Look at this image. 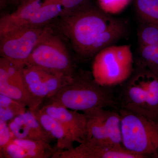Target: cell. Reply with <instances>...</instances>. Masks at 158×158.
Instances as JSON below:
<instances>
[{
  "label": "cell",
  "instance_id": "cell-11",
  "mask_svg": "<svg viewBox=\"0 0 158 158\" xmlns=\"http://www.w3.org/2000/svg\"><path fill=\"white\" fill-rule=\"evenodd\" d=\"M22 70L9 61L0 64V94L25 105L31 110L33 103L25 86Z\"/></svg>",
  "mask_w": 158,
  "mask_h": 158
},
{
  "label": "cell",
  "instance_id": "cell-21",
  "mask_svg": "<svg viewBox=\"0 0 158 158\" xmlns=\"http://www.w3.org/2000/svg\"><path fill=\"white\" fill-rule=\"evenodd\" d=\"M137 36L139 46L158 44V24L140 21Z\"/></svg>",
  "mask_w": 158,
  "mask_h": 158
},
{
  "label": "cell",
  "instance_id": "cell-12",
  "mask_svg": "<svg viewBox=\"0 0 158 158\" xmlns=\"http://www.w3.org/2000/svg\"><path fill=\"white\" fill-rule=\"evenodd\" d=\"M37 109L42 110L56 118L69 130L75 142L83 143L87 138V125L84 113L69 110L62 105L53 103H44Z\"/></svg>",
  "mask_w": 158,
  "mask_h": 158
},
{
  "label": "cell",
  "instance_id": "cell-24",
  "mask_svg": "<svg viewBox=\"0 0 158 158\" xmlns=\"http://www.w3.org/2000/svg\"><path fill=\"white\" fill-rule=\"evenodd\" d=\"M15 138L8 123L0 120V152Z\"/></svg>",
  "mask_w": 158,
  "mask_h": 158
},
{
  "label": "cell",
  "instance_id": "cell-4",
  "mask_svg": "<svg viewBox=\"0 0 158 158\" xmlns=\"http://www.w3.org/2000/svg\"><path fill=\"white\" fill-rule=\"evenodd\" d=\"M122 144L140 158H158V118L120 108Z\"/></svg>",
  "mask_w": 158,
  "mask_h": 158
},
{
  "label": "cell",
  "instance_id": "cell-26",
  "mask_svg": "<svg viewBox=\"0 0 158 158\" xmlns=\"http://www.w3.org/2000/svg\"><path fill=\"white\" fill-rule=\"evenodd\" d=\"M27 0H10V2L18 6L27 2Z\"/></svg>",
  "mask_w": 158,
  "mask_h": 158
},
{
  "label": "cell",
  "instance_id": "cell-15",
  "mask_svg": "<svg viewBox=\"0 0 158 158\" xmlns=\"http://www.w3.org/2000/svg\"><path fill=\"white\" fill-rule=\"evenodd\" d=\"M127 23L124 20L115 18L99 37L94 49V56L100 51L115 45L114 43L124 37L128 31Z\"/></svg>",
  "mask_w": 158,
  "mask_h": 158
},
{
  "label": "cell",
  "instance_id": "cell-22",
  "mask_svg": "<svg viewBox=\"0 0 158 158\" xmlns=\"http://www.w3.org/2000/svg\"><path fill=\"white\" fill-rule=\"evenodd\" d=\"M23 114L16 116L8 123L9 128L15 138L38 140Z\"/></svg>",
  "mask_w": 158,
  "mask_h": 158
},
{
  "label": "cell",
  "instance_id": "cell-27",
  "mask_svg": "<svg viewBox=\"0 0 158 158\" xmlns=\"http://www.w3.org/2000/svg\"><path fill=\"white\" fill-rule=\"evenodd\" d=\"M59 0H45L44 2V3L56 2L58 3Z\"/></svg>",
  "mask_w": 158,
  "mask_h": 158
},
{
  "label": "cell",
  "instance_id": "cell-17",
  "mask_svg": "<svg viewBox=\"0 0 158 158\" xmlns=\"http://www.w3.org/2000/svg\"><path fill=\"white\" fill-rule=\"evenodd\" d=\"M63 12L62 6L56 2H43L31 18L26 27H42L52 20L59 17Z\"/></svg>",
  "mask_w": 158,
  "mask_h": 158
},
{
  "label": "cell",
  "instance_id": "cell-14",
  "mask_svg": "<svg viewBox=\"0 0 158 158\" xmlns=\"http://www.w3.org/2000/svg\"><path fill=\"white\" fill-rule=\"evenodd\" d=\"M31 112L47 131L57 140L56 152L73 148L75 141L72 135L62 123L40 109Z\"/></svg>",
  "mask_w": 158,
  "mask_h": 158
},
{
  "label": "cell",
  "instance_id": "cell-18",
  "mask_svg": "<svg viewBox=\"0 0 158 158\" xmlns=\"http://www.w3.org/2000/svg\"><path fill=\"white\" fill-rule=\"evenodd\" d=\"M25 105L9 97L0 94V120L8 123L16 116L24 114Z\"/></svg>",
  "mask_w": 158,
  "mask_h": 158
},
{
  "label": "cell",
  "instance_id": "cell-10",
  "mask_svg": "<svg viewBox=\"0 0 158 158\" xmlns=\"http://www.w3.org/2000/svg\"><path fill=\"white\" fill-rule=\"evenodd\" d=\"M52 158H140L122 145L86 140L72 149L56 152Z\"/></svg>",
  "mask_w": 158,
  "mask_h": 158
},
{
  "label": "cell",
  "instance_id": "cell-2",
  "mask_svg": "<svg viewBox=\"0 0 158 158\" xmlns=\"http://www.w3.org/2000/svg\"><path fill=\"white\" fill-rule=\"evenodd\" d=\"M112 88L98 84L90 72L79 69L56 93L42 103L58 104L83 113L95 108L115 107L118 104Z\"/></svg>",
  "mask_w": 158,
  "mask_h": 158
},
{
  "label": "cell",
  "instance_id": "cell-25",
  "mask_svg": "<svg viewBox=\"0 0 158 158\" xmlns=\"http://www.w3.org/2000/svg\"><path fill=\"white\" fill-rule=\"evenodd\" d=\"M88 0H59L63 11H72L87 4Z\"/></svg>",
  "mask_w": 158,
  "mask_h": 158
},
{
  "label": "cell",
  "instance_id": "cell-7",
  "mask_svg": "<svg viewBox=\"0 0 158 158\" xmlns=\"http://www.w3.org/2000/svg\"><path fill=\"white\" fill-rule=\"evenodd\" d=\"M51 28L24 27L0 36V54L15 65L26 66L37 44Z\"/></svg>",
  "mask_w": 158,
  "mask_h": 158
},
{
  "label": "cell",
  "instance_id": "cell-9",
  "mask_svg": "<svg viewBox=\"0 0 158 158\" xmlns=\"http://www.w3.org/2000/svg\"><path fill=\"white\" fill-rule=\"evenodd\" d=\"M83 113L87 121L86 140L123 145L121 117L118 111L97 108Z\"/></svg>",
  "mask_w": 158,
  "mask_h": 158
},
{
  "label": "cell",
  "instance_id": "cell-13",
  "mask_svg": "<svg viewBox=\"0 0 158 158\" xmlns=\"http://www.w3.org/2000/svg\"><path fill=\"white\" fill-rule=\"evenodd\" d=\"M42 3L41 0H27L18 6L14 12L2 16L0 19V36L26 27Z\"/></svg>",
  "mask_w": 158,
  "mask_h": 158
},
{
  "label": "cell",
  "instance_id": "cell-19",
  "mask_svg": "<svg viewBox=\"0 0 158 158\" xmlns=\"http://www.w3.org/2000/svg\"><path fill=\"white\" fill-rule=\"evenodd\" d=\"M136 65L145 67L158 75V44L139 46Z\"/></svg>",
  "mask_w": 158,
  "mask_h": 158
},
{
  "label": "cell",
  "instance_id": "cell-3",
  "mask_svg": "<svg viewBox=\"0 0 158 158\" xmlns=\"http://www.w3.org/2000/svg\"><path fill=\"white\" fill-rule=\"evenodd\" d=\"M120 108L148 118H158V75L136 65L131 77L121 85Z\"/></svg>",
  "mask_w": 158,
  "mask_h": 158
},
{
  "label": "cell",
  "instance_id": "cell-5",
  "mask_svg": "<svg viewBox=\"0 0 158 158\" xmlns=\"http://www.w3.org/2000/svg\"><path fill=\"white\" fill-rule=\"evenodd\" d=\"M134 69L131 46L113 45L103 49L94 56L91 73L99 85L113 88L126 81Z\"/></svg>",
  "mask_w": 158,
  "mask_h": 158
},
{
  "label": "cell",
  "instance_id": "cell-23",
  "mask_svg": "<svg viewBox=\"0 0 158 158\" xmlns=\"http://www.w3.org/2000/svg\"><path fill=\"white\" fill-rule=\"evenodd\" d=\"M99 8L107 14H118L125 9L131 0H97Z\"/></svg>",
  "mask_w": 158,
  "mask_h": 158
},
{
  "label": "cell",
  "instance_id": "cell-1",
  "mask_svg": "<svg viewBox=\"0 0 158 158\" xmlns=\"http://www.w3.org/2000/svg\"><path fill=\"white\" fill-rule=\"evenodd\" d=\"M59 31L70 41L73 50L83 58L94 57V49L102 33L115 19L99 8L88 3L59 16Z\"/></svg>",
  "mask_w": 158,
  "mask_h": 158
},
{
  "label": "cell",
  "instance_id": "cell-16",
  "mask_svg": "<svg viewBox=\"0 0 158 158\" xmlns=\"http://www.w3.org/2000/svg\"><path fill=\"white\" fill-rule=\"evenodd\" d=\"M12 141L21 148L23 158H52L56 152L49 143L42 140L15 138Z\"/></svg>",
  "mask_w": 158,
  "mask_h": 158
},
{
  "label": "cell",
  "instance_id": "cell-6",
  "mask_svg": "<svg viewBox=\"0 0 158 158\" xmlns=\"http://www.w3.org/2000/svg\"><path fill=\"white\" fill-rule=\"evenodd\" d=\"M26 65L40 67L69 77L73 76L77 71L65 43L54 34L52 29L37 44Z\"/></svg>",
  "mask_w": 158,
  "mask_h": 158
},
{
  "label": "cell",
  "instance_id": "cell-20",
  "mask_svg": "<svg viewBox=\"0 0 158 158\" xmlns=\"http://www.w3.org/2000/svg\"><path fill=\"white\" fill-rule=\"evenodd\" d=\"M134 5L140 21L158 24V0H134Z\"/></svg>",
  "mask_w": 158,
  "mask_h": 158
},
{
  "label": "cell",
  "instance_id": "cell-8",
  "mask_svg": "<svg viewBox=\"0 0 158 158\" xmlns=\"http://www.w3.org/2000/svg\"><path fill=\"white\" fill-rule=\"evenodd\" d=\"M23 79L33 103L31 111L37 110L44 102L54 95L71 77L34 66L23 69Z\"/></svg>",
  "mask_w": 158,
  "mask_h": 158
}]
</instances>
